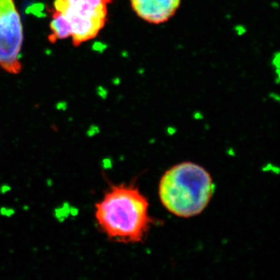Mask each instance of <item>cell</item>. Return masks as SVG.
Returning <instances> with one entry per match:
<instances>
[{
    "instance_id": "obj_1",
    "label": "cell",
    "mask_w": 280,
    "mask_h": 280,
    "mask_svg": "<svg viewBox=\"0 0 280 280\" xmlns=\"http://www.w3.org/2000/svg\"><path fill=\"white\" fill-rule=\"evenodd\" d=\"M94 216L100 230L118 242H141L152 223L147 199L131 185L111 186L95 205Z\"/></svg>"
},
{
    "instance_id": "obj_2",
    "label": "cell",
    "mask_w": 280,
    "mask_h": 280,
    "mask_svg": "<svg viewBox=\"0 0 280 280\" xmlns=\"http://www.w3.org/2000/svg\"><path fill=\"white\" fill-rule=\"evenodd\" d=\"M213 181L202 167L184 162L161 177L159 196L163 205L175 216L190 218L203 212L212 199Z\"/></svg>"
},
{
    "instance_id": "obj_3",
    "label": "cell",
    "mask_w": 280,
    "mask_h": 280,
    "mask_svg": "<svg viewBox=\"0 0 280 280\" xmlns=\"http://www.w3.org/2000/svg\"><path fill=\"white\" fill-rule=\"evenodd\" d=\"M113 0H54L50 12L68 24L73 44L78 47L92 40L106 25L108 6Z\"/></svg>"
},
{
    "instance_id": "obj_4",
    "label": "cell",
    "mask_w": 280,
    "mask_h": 280,
    "mask_svg": "<svg viewBox=\"0 0 280 280\" xmlns=\"http://www.w3.org/2000/svg\"><path fill=\"white\" fill-rule=\"evenodd\" d=\"M24 28L14 0H0V68L18 75L23 69L20 53Z\"/></svg>"
},
{
    "instance_id": "obj_5",
    "label": "cell",
    "mask_w": 280,
    "mask_h": 280,
    "mask_svg": "<svg viewBox=\"0 0 280 280\" xmlns=\"http://www.w3.org/2000/svg\"><path fill=\"white\" fill-rule=\"evenodd\" d=\"M130 3L138 17L150 24L159 25L175 15L181 0H130Z\"/></svg>"
}]
</instances>
